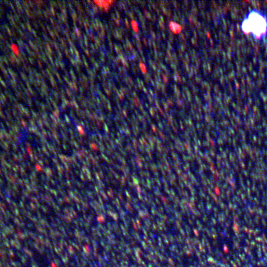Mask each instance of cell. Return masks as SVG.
I'll use <instances>...</instances> for the list:
<instances>
[{"instance_id": "obj_1", "label": "cell", "mask_w": 267, "mask_h": 267, "mask_svg": "<svg viewBox=\"0 0 267 267\" xmlns=\"http://www.w3.org/2000/svg\"><path fill=\"white\" fill-rule=\"evenodd\" d=\"M245 33H250L256 38H262L267 33V19L260 12L253 10L249 14L242 24Z\"/></svg>"}, {"instance_id": "obj_2", "label": "cell", "mask_w": 267, "mask_h": 267, "mask_svg": "<svg viewBox=\"0 0 267 267\" xmlns=\"http://www.w3.org/2000/svg\"><path fill=\"white\" fill-rule=\"evenodd\" d=\"M11 50H12V51L14 52V54H15V55H19V47L18 46H17L16 44H14V43H13L12 45H11Z\"/></svg>"}]
</instances>
